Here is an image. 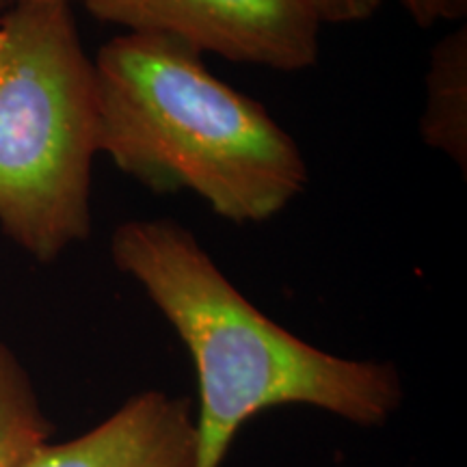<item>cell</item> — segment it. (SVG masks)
<instances>
[{
	"mask_svg": "<svg viewBox=\"0 0 467 467\" xmlns=\"http://www.w3.org/2000/svg\"><path fill=\"white\" fill-rule=\"evenodd\" d=\"M109 249L191 355L200 396L195 467H223L243 426L268 409L312 407L364 429L400 409L405 389L394 364L301 340L255 307L178 221L128 219Z\"/></svg>",
	"mask_w": 467,
	"mask_h": 467,
	"instance_id": "6da1fadb",
	"label": "cell"
},
{
	"mask_svg": "<svg viewBox=\"0 0 467 467\" xmlns=\"http://www.w3.org/2000/svg\"><path fill=\"white\" fill-rule=\"evenodd\" d=\"M100 154L151 192L191 191L232 223H262L306 191L299 143L258 100L165 35L119 33L93 57Z\"/></svg>",
	"mask_w": 467,
	"mask_h": 467,
	"instance_id": "7a4b0ae2",
	"label": "cell"
},
{
	"mask_svg": "<svg viewBox=\"0 0 467 467\" xmlns=\"http://www.w3.org/2000/svg\"><path fill=\"white\" fill-rule=\"evenodd\" d=\"M100 113L72 3L0 16V230L50 265L91 236Z\"/></svg>",
	"mask_w": 467,
	"mask_h": 467,
	"instance_id": "3957f363",
	"label": "cell"
},
{
	"mask_svg": "<svg viewBox=\"0 0 467 467\" xmlns=\"http://www.w3.org/2000/svg\"><path fill=\"white\" fill-rule=\"evenodd\" d=\"M124 33L165 35L238 66L303 72L320 55V20L303 0H80Z\"/></svg>",
	"mask_w": 467,
	"mask_h": 467,
	"instance_id": "277c9868",
	"label": "cell"
},
{
	"mask_svg": "<svg viewBox=\"0 0 467 467\" xmlns=\"http://www.w3.org/2000/svg\"><path fill=\"white\" fill-rule=\"evenodd\" d=\"M192 400L162 389L134 394L66 441H46L17 467H195Z\"/></svg>",
	"mask_w": 467,
	"mask_h": 467,
	"instance_id": "5b68a950",
	"label": "cell"
},
{
	"mask_svg": "<svg viewBox=\"0 0 467 467\" xmlns=\"http://www.w3.org/2000/svg\"><path fill=\"white\" fill-rule=\"evenodd\" d=\"M420 137L431 150L467 171V26L446 33L433 46L424 74Z\"/></svg>",
	"mask_w": 467,
	"mask_h": 467,
	"instance_id": "8992f818",
	"label": "cell"
},
{
	"mask_svg": "<svg viewBox=\"0 0 467 467\" xmlns=\"http://www.w3.org/2000/svg\"><path fill=\"white\" fill-rule=\"evenodd\" d=\"M50 435L52 422L26 366L0 340V467H17Z\"/></svg>",
	"mask_w": 467,
	"mask_h": 467,
	"instance_id": "52a82bcc",
	"label": "cell"
},
{
	"mask_svg": "<svg viewBox=\"0 0 467 467\" xmlns=\"http://www.w3.org/2000/svg\"><path fill=\"white\" fill-rule=\"evenodd\" d=\"M320 25H355L372 17L383 0H303Z\"/></svg>",
	"mask_w": 467,
	"mask_h": 467,
	"instance_id": "ba28073f",
	"label": "cell"
},
{
	"mask_svg": "<svg viewBox=\"0 0 467 467\" xmlns=\"http://www.w3.org/2000/svg\"><path fill=\"white\" fill-rule=\"evenodd\" d=\"M399 3L420 28H431L443 20L446 0H399Z\"/></svg>",
	"mask_w": 467,
	"mask_h": 467,
	"instance_id": "9c48e42d",
	"label": "cell"
},
{
	"mask_svg": "<svg viewBox=\"0 0 467 467\" xmlns=\"http://www.w3.org/2000/svg\"><path fill=\"white\" fill-rule=\"evenodd\" d=\"M467 16V0H446L443 7V20L446 22H459Z\"/></svg>",
	"mask_w": 467,
	"mask_h": 467,
	"instance_id": "30bf717a",
	"label": "cell"
},
{
	"mask_svg": "<svg viewBox=\"0 0 467 467\" xmlns=\"http://www.w3.org/2000/svg\"><path fill=\"white\" fill-rule=\"evenodd\" d=\"M25 3H76V0H0V16L11 7H17V5Z\"/></svg>",
	"mask_w": 467,
	"mask_h": 467,
	"instance_id": "8fae6325",
	"label": "cell"
}]
</instances>
